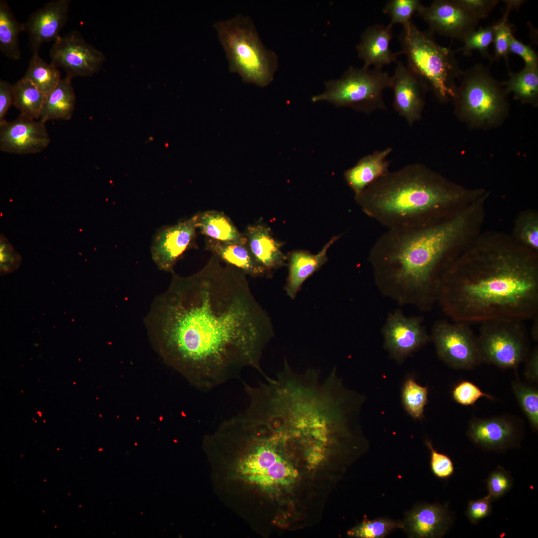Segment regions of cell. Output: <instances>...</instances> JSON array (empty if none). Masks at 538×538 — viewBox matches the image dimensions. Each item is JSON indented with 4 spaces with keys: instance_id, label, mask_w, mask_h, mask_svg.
Instances as JSON below:
<instances>
[{
    "instance_id": "cell-1",
    "label": "cell",
    "mask_w": 538,
    "mask_h": 538,
    "mask_svg": "<svg viewBox=\"0 0 538 538\" xmlns=\"http://www.w3.org/2000/svg\"><path fill=\"white\" fill-rule=\"evenodd\" d=\"M162 360L199 389L211 390L253 368L274 336L271 319L246 275L212 256L195 273H172L144 319Z\"/></svg>"
},
{
    "instance_id": "cell-2",
    "label": "cell",
    "mask_w": 538,
    "mask_h": 538,
    "mask_svg": "<svg viewBox=\"0 0 538 538\" xmlns=\"http://www.w3.org/2000/svg\"><path fill=\"white\" fill-rule=\"evenodd\" d=\"M536 259L512 252L474 254L455 260L440 282L437 302L454 321L468 324L538 316Z\"/></svg>"
},
{
    "instance_id": "cell-3",
    "label": "cell",
    "mask_w": 538,
    "mask_h": 538,
    "mask_svg": "<svg viewBox=\"0 0 538 538\" xmlns=\"http://www.w3.org/2000/svg\"><path fill=\"white\" fill-rule=\"evenodd\" d=\"M466 223L465 216L459 215L420 228L388 229L368 258L380 292L399 305L431 310Z\"/></svg>"
},
{
    "instance_id": "cell-4",
    "label": "cell",
    "mask_w": 538,
    "mask_h": 538,
    "mask_svg": "<svg viewBox=\"0 0 538 538\" xmlns=\"http://www.w3.org/2000/svg\"><path fill=\"white\" fill-rule=\"evenodd\" d=\"M463 193L420 163L389 171L355 195L363 211L388 229L420 228L443 219Z\"/></svg>"
},
{
    "instance_id": "cell-5",
    "label": "cell",
    "mask_w": 538,
    "mask_h": 538,
    "mask_svg": "<svg viewBox=\"0 0 538 538\" xmlns=\"http://www.w3.org/2000/svg\"><path fill=\"white\" fill-rule=\"evenodd\" d=\"M230 72L244 82L265 87L272 82L278 67L276 54L262 42L252 18L237 14L214 23Z\"/></svg>"
},
{
    "instance_id": "cell-6",
    "label": "cell",
    "mask_w": 538,
    "mask_h": 538,
    "mask_svg": "<svg viewBox=\"0 0 538 538\" xmlns=\"http://www.w3.org/2000/svg\"><path fill=\"white\" fill-rule=\"evenodd\" d=\"M403 26L399 53L406 56L407 66L431 88L439 100L453 98L455 80L462 72L455 51L438 44L431 34L419 30L412 20Z\"/></svg>"
},
{
    "instance_id": "cell-7",
    "label": "cell",
    "mask_w": 538,
    "mask_h": 538,
    "mask_svg": "<svg viewBox=\"0 0 538 538\" xmlns=\"http://www.w3.org/2000/svg\"><path fill=\"white\" fill-rule=\"evenodd\" d=\"M390 76L382 69L350 66L338 79L325 83V90L313 96V103L327 102L337 107H349L370 114L387 109L383 98Z\"/></svg>"
},
{
    "instance_id": "cell-8",
    "label": "cell",
    "mask_w": 538,
    "mask_h": 538,
    "mask_svg": "<svg viewBox=\"0 0 538 538\" xmlns=\"http://www.w3.org/2000/svg\"><path fill=\"white\" fill-rule=\"evenodd\" d=\"M460 85L456 88V110L472 122L485 123L501 117L507 108L502 82L497 80L488 68L478 64L462 71Z\"/></svg>"
},
{
    "instance_id": "cell-9",
    "label": "cell",
    "mask_w": 538,
    "mask_h": 538,
    "mask_svg": "<svg viewBox=\"0 0 538 538\" xmlns=\"http://www.w3.org/2000/svg\"><path fill=\"white\" fill-rule=\"evenodd\" d=\"M521 321L500 318L480 323L477 340L482 363L516 369L527 359L529 342Z\"/></svg>"
},
{
    "instance_id": "cell-10",
    "label": "cell",
    "mask_w": 538,
    "mask_h": 538,
    "mask_svg": "<svg viewBox=\"0 0 538 538\" xmlns=\"http://www.w3.org/2000/svg\"><path fill=\"white\" fill-rule=\"evenodd\" d=\"M439 358L455 369H471L482 363L477 337L467 323L438 320L430 336Z\"/></svg>"
},
{
    "instance_id": "cell-11",
    "label": "cell",
    "mask_w": 538,
    "mask_h": 538,
    "mask_svg": "<svg viewBox=\"0 0 538 538\" xmlns=\"http://www.w3.org/2000/svg\"><path fill=\"white\" fill-rule=\"evenodd\" d=\"M50 56L51 63L63 68L72 79L93 75L106 60L103 53L88 44L77 30L60 36L53 42Z\"/></svg>"
},
{
    "instance_id": "cell-12",
    "label": "cell",
    "mask_w": 538,
    "mask_h": 538,
    "mask_svg": "<svg viewBox=\"0 0 538 538\" xmlns=\"http://www.w3.org/2000/svg\"><path fill=\"white\" fill-rule=\"evenodd\" d=\"M420 317H407L401 309L390 313L382 333L384 347L399 364L425 345L430 340Z\"/></svg>"
},
{
    "instance_id": "cell-13",
    "label": "cell",
    "mask_w": 538,
    "mask_h": 538,
    "mask_svg": "<svg viewBox=\"0 0 538 538\" xmlns=\"http://www.w3.org/2000/svg\"><path fill=\"white\" fill-rule=\"evenodd\" d=\"M198 214L173 225L163 227L155 234L151 246L152 259L161 270L173 273V268L188 250L197 248Z\"/></svg>"
},
{
    "instance_id": "cell-14",
    "label": "cell",
    "mask_w": 538,
    "mask_h": 538,
    "mask_svg": "<svg viewBox=\"0 0 538 538\" xmlns=\"http://www.w3.org/2000/svg\"><path fill=\"white\" fill-rule=\"evenodd\" d=\"M50 142L45 123L19 115L14 120L0 124V150L28 154L39 153Z\"/></svg>"
},
{
    "instance_id": "cell-15",
    "label": "cell",
    "mask_w": 538,
    "mask_h": 538,
    "mask_svg": "<svg viewBox=\"0 0 538 538\" xmlns=\"http://www.w3.org/2000/svg\"><path fill=\"white\" fill-rule=\"evenodd\" d=\"M417 15L432 32L463 41L476 29L479 21L467 12L456 0H435L423 6Z\"/></svg>"
},
{
    "instance_id": "cell-16",
    "label": "cell",
    "mask_w": 538,
    "mask_h": 538,
    "mask_svg": "<svg viewBox=\"0 0 538 538\" xmlns=\"http://www.w3.org/2000/svg\"><path fill=\"white\" fill-rule=\"evenodd\" d=\"M521 430L515 420L502 415L472 419L467 435L476 445L484 450L505 451L520 443Z\"/></svg>"
},
{
    "instance_id": "cell-17",
    "label": "cell",
    "mask_w": 538,
    "mask_h": 538,
    "mask_svg": "<svg viewBox=\"0 0 538 538\" xmlns=\"http://www.w3.org/2000/svg\"><path fill=\"white\" fill-rule=\"evenodd\" d=\"M394 94V107L409 126L419 120L428 87L408 66L398 62L389 86Z\"/></svg>"
},
{
    "instance_id": "cell-18",
    "label": "cell",
    "mask_w": 538,
    "mask_h": 538,
    "mask_svg": "<svg viewBox=\"0 0 538 538\" xmlns=\"http://www.w3.org/2000/svg\"><path fill=\"white\" fill-rule=\"evenodd\" d=\"M71 0H53L32 13L23 23V31L28 35L31 51L38 53L45 43L53 42L68 19Z\"/></svg>"
},
{
    "instance_id": "cell-19",
    "label": "cell",
    "mask_w": 538,
    "mask_h": 538,
    "mask_svg": "<svg viewBox=\"0 0 538 538\" xmlns=\"http://www.w3.org/2000/svg\"><path fill=\"white\" fill-rule=\"evenodd\" d=\"M452 521L451 513L447 507L424 504L407 514L403 528L411 537L441 538L447 532Z\"/></svg>"
},
{
    "instance_id": "cell-20",
    "label": "cell",
    "mask_w": 538,
    "mask_h": 538,
    "mask_svg": "<svg viewBox=\"0 0 538 538\" xmlns=\"http://www.w3.org/2000/svg\"><path fill=\"white\" fill-rule=\"evenodd\" d=\"M392 27L390 24H376L363 31L356 46L358 57L364 62L363 67L369 68L373 65L376 68L382 69L386 65L397 62L399 52L393 53L390 48L393 37Z\"/></svg>"
},
{
    "instance_id": "cell-21",
    "label": "cell",
    "mask_w": 538,
    "mask_h": 538,
    "mask_svg": "<svg viewBox=\"0 0 538 538\" xmlns=\"http://www.w3.org/2000/svg\"><path fill=\"white\" fill-rule=\"evenodd\" d=\"M339 238V236L332 237L322 249L315 255L303 250L293 251L288 254V274L284 290L291 299L295 298L304 282L327 262L328 250Z\"/></svg>"
},
{
    "instance_id": "cell-22",
    "label": "cell",
    "mask_w": 538,
    "mask_h": 538,
    "mask_svg": "<svg viewBox=\"0 0 538 538\" xmlns=\"http://www.w3.org/2000/svg\"><path fill=\"white\" fill-rule=\"evenodd\" d=\"M244 235L254 257L267 273L287 265V256L281 251L283 243L273 238L269 227L263 224L250 225Z\"/></svg>"
},
{
    "instance_id": "cell-23",
    "label": "cell",
    "mask_w": 538,
    "mask_h": 538,
    "mask_svg": "<svg viewBox=\"0 0 538 538\" xmlns=\"http://www.w3.org/2000/svg\"><path fill=\"white\" fill-rule=\"evenodd\" d=\"M391 147L377 150L361 158L344 173L348 185L357 195L389 171L390 161L387 157L393 151Z\"/></svg>"
},
{
    "instance_id": "cell-24",
    "label": "cell",
    "mask_w": 538,
    "mask_h": 538,
    "mask_svg": "<svg viewBox=\"0 0 538 538\" xmlns=\"http://www.w3.org/2000/svg\"><path fill=\"white\" fill-rule=\"evenodd\" d=\"M205 248L221 262L246 275L257 277L267 273L255 259L247 244L222 242L206 238Z\"/></svg>"
},
{
    "instance_id": "cell-25",
    "label": "cell",
    "mask_w": 538,
    "mask_h": 538,
    "mask_svg": "<svg viewBox=\"0 0 538 538\" xmlns=\"http://www.w3.org/2000/svg\"><path fill=\"white\" fill-rule=\"evenodd\" d=\"M72 79L66 76L45 96L39 120H69L73 114L76 98Z\"/></svg>"
},
{
    "instance_id": "cell-26",
    "label": "cell",
    "mask_w": 538,
    "mask_h": 538,
    "mask_svg": "<svg viewBox=\"0 0 538 538\" xmlns=\"http://www.w3.org/2000/svg\"><path fill=\"white\" fill-rule=\"evenodd\" d=\"M197 214V228L206 238L222 242L247 244L244 234L223 212L208 210Z\"/></svg>"
},
{
    "instance_id": "cell-27",
    "label": "cell",
    "mask_w": 538,
    "mask_h": 538,
    "mask_svg": "<svg viewBox=\"0 0 538 538\" xmlns=\"http://www.w3.org/2000/svg\"><path fill=\"white\" fill-rule=\"evenodd\" d=\"M23 31V23L14 16L7 2L0 0V50L13 60L21 57L19 35Z\"/></svg>"
},
{
    "instance_id": "cell-28",
    "label": "cell",
    "mask_w": 538,
    "mask_h": 538,
    "mask_svg": "<svg viewBox=\"0 0 538 538\" xmlns=\"http://www.w3.org/2000/svg\"><path fill=\"white\" fill-rule=\"evenodd\" d=\"M13 105L20 115L39 120L45 96L30 81L23 77L13 85Z\"/></svg>"
},
{
    "instance_id": "cell-29",
    "label": "cell",
    "mask_w": 538,
    "mask_h": 538,
    "mask_svg": "<svg viewBox=\"0 0 538 538\" xmlns=\"http://www.w3.org/2000/svg\"><path fill=\"white\" fill-rule=\"evenodd\" d=\"M507 92H512L523 103L536 105L538 97V66H525L520 71L512 73L508 80L502 82Z\"/></svg>"
},
{
    "instance_id": "cell-30",
    "label": "cell",
    "mask_w": 538,
    "mask_h": 538,
    "mask_svg": "<svg viewBox=\"0 0 538 538\" xmlns=\"http://www.w3.org/2000/svg\"><path fill=\"white\" fill-rule=\"evenodd\" d=\"M23 77L30 81L45 96L62 79L58 68L52 63H48L43 60L39 53H33Z\"/></svg>"
},
{
    "instance_id": "cell-31",
    "label": "cell",
    "mask_w": 538,
    "mask_h": 538,
    "mask_svg": "<svg viewBox=\"0 0 538 538\" xmlns=\"http://www.w3.org/2000/svg\"><path fill=\"white\" fill-rule=\"evenodd\" d=\"M428 395L427 387L418 384L413 376L406 377L401 389V401L404 408L413 419L421 420L423 418Z\"/></svg>"
},
{
    "instance_id": "cell-32",
    "label": "cell",
    "mask_w": 538,
    "mask_h": 538,
    "mask_svg": "<svg viewBox=\"0 0 538 538\" xmlns=\"http://www.w3.org/2000/svg\"><path fill=\"white\" fill-rule=\"evenodd\" d=\"M404 524L385 518L364 520L348 532L349 536L360 538H382L393 531L403 528Z\"/></svg>"
},
{
    "instance_id": "cell-33",
    "label": "cell",
    "mask_w": 538,
    "mask_h": 538,
    "mask_svg": "<svg viewBox=\"0 0 538 538\" xmlns=\"http://www.w3.org/2000/svg\"><path fill=\"white\" fill-rule=\"evenodd\" d=\"M512 390L523 411L534 429H538V391L522 382L512 384Z\"/></svg>"
},
{
    "instance_id": "cell-34",
    "label": "cell",
    "mask_w": 538,
    "mask_h": 538,
    "mask_svg": "<svg viewBox=\"0 0 538 538\" xmlns=\"http://www.w3.org/2000/svg\"><path fill=\"white\" fill-rule=\"evenodd\" d=\"M423 5L419 0H391L387 2L383 12L391 18L390 24L397 23L403 26L411 21V17L417 14Z\"/></svg>"
},
{
    "instance_id": "cell-35",
    "label": "cell",
    "mask_w": 538,
    "mask_h": 538,
    "mask_svg": "<svg viewBox=\"0 0 538 538\" xmlns=\"http://www.w3.org/2000/svg\"><path fill=\"white\" fill-rule=\"evenodd\" d=\"M494 30L493 25L469 33L462 41L463 46L455 50L456 53L462 52L465 55H469L472 51L478 50L484 57H489V47L493 42Z\"/></svg>"
},
{
    "instance_id": "cell-36",
    "label": "cell",
    "mask_w": 538,
    "mask_h": 538,
    "mask_svg": "<svg viewBox=\"0 0 538 538\" xmlns=\"http://www.w3.org/2000/svg\"><path fill=\"white\" fill-rule=\"evenodd\" d=\"M510 12L505 11L503 17L499 21L492 24L494 30L493 43L494 56L493 60L502 57L508 63V55L509 53V42L512 32V25L509 22L508 16Z\"/></svg>"
},
{
    "instance_id": "cell-37",
    "label": "cell",
    "mask_w": 538,
    "mask_h": 538,
    "mask_svg": "<svg viewBox=\"0 0 538 538\" xmlns=\"http://www.w3.org/2000/svg\"><path fill=\"white\" fill-rule=\"evenodd\" d=\"M486 481L488 495L492 500L507 494L511 490L514 484L510 472L501 466H498L491 472Z\"/></svg>"
},
{
    "instance_id": "cell-38",
    "label": "cell",
    "mask_w": 538,
    "mask_h": 538,
    "mask_svg": "<svg viewBox=\"0 0 538 538\" xmlns=\"http://www.w3.org/2000/svg\"><path fill=\"white\" fill-rule=\"evenodd\" d=\"M453 400L462 405H472L481 398L493 400L492 396L484 393L473 383L462 381L457 384L452 390Z\"/></svg>"
},
{
    "instance_id": "cell-39",
    "label": "cell",
    "mask_w": 538,
    "mask_h": 538,
    "mask_svg": "<svg viewBox=\"0 0 538 538\" xmlns=\"http://www.w3.org/2000/svg\"><path fill=\"white\" fill-rule=\"evenodd\" d=\"M425 444L430 450V467L434 475L441 479L450 477L454 471V464L450 458L438 452L429 440H426Z\"/></svg>"
},
{
    "instance_id": "cell-40",
    "label": "cell",
    "mask_w": 538,
    "mask_h": 538,
    "mask_svg": "<svg viewBox=\"0 0 538 538\" xmlns=\"http://www.w3.org/2000/svg\"><path fill=\"white\" fill-rule=\"evenodd\" d=\"M19 255L3 235L0 238V271L2 273L11 272L17 269L21 263Z\"/></svg>"
},
{
    "instance_id": "cell-41",
    "label": "cell",
    "mask_w": 538,
    "mask_h": 538,
    "mask_svg": "<svg viewBox=\"0 0 538 538\" xmlns=\"http://www.w3.org/2000/svg\"><path fill=\"white\" fill-rule=\"evenodd\" d=\"M470 14L479 21L486 18L499 3L497 0H456Z\"/></svg>"
},
{
    "instance_id": "cell-42",
    "label": "cell",
    "mask_w": 538,
    "mask_h": 538,
    "mask_svg": "<svg viewBox=\"0 0 538 538\" xmlns=\"http://www.w3.org/2000/svg\"><path fill=\"white\" fill-rule=\"evenodd\" d=\"M492 501L487 495L479 499L468 501L466 514L471 524L476 525L490 514Z\"/></svg>"
},
{
    "instance_id": "cell-43",
    "label": "cell",
    "mask_w": 538,
    "mask_h": 538,
    "mask_svg": "<svg viewBox=\"0 0 538 538\" xmlns=\"http://www.w3.org/2000/svg\"><path fill=\"white\" fill-rule=\"evenodd\" d=\"M511 53L520 56L525 64V66L532 67L538 65V57L531 46L526 45L512 34L509 42V53Z\"/></svg>"
},
{
    "instance_id": "cell-44",
    "label": "cell",
    "mask_w": 538,
    "mask_h": 538,
    "mask_svg": "<svg viewBox=\"0 0 538 538\" xmlns=\"http://www.w3.org/2000/svg\"><path fill=\"white\" fill-rule=\"evenodd\" d=\"M13 85L7 81L0 80V124L5 120L9 108L13 105Z\"/></svg>"
},
{
    "instance_id": "cell-45",
    "label": "cell",
    "mask_w": 538,
    "mask_h": 538,
    "mask_svg": "<svg viewBox=\"0 0 538 538\" xmlns=\"http://www.w3.org/2000/svg\"><path fill=\"white\" fill-rule=\"evenodd\" d=\"M520 237L523 241L532 248L538 247V225L536 219H527L522 226Z\"/></svg>"
},
{
    "instance_id": "cell-46",
    "label": "cell",
    "mask_w": 538,
    "mask_h": 538,
    "mask_svg": "<svg viewBox=\"0 0 538 538\" xmlns=\"http://www.w3.org/2000/svg\"><path fill=\"white\" fill-rule=\"evenodd\" d=\"M526 376L530 380L536 382L538 377V349L535 347L528 358L525 370Z\"/></svg>"
},
{
    "instance_id": "cell-47",
    "label": "cell",
    "mask_w": 538,
    "mask_h": 538,
    "mask_svg": "<svg viewBox=\"0 0 538 538\" xmlns=\"http://www.w3.org/2000/svg\"><path fill=\"white\" fill-rule=\"evenodd\" d=\"M503 1L506 5L505 10L510 12L511 10L514 9L518 10L525 1L522 0H507Z\"/></svg>"
},
{
    "instance_id": "cell-48",
    "label": "cell",
    "mask_w": 538,
    "mask_h": 538,
    "mask_svg": "<svg viewBox=\"0 0 538 538\" xmlns=\"http://www.w3.org/2000/svg\"><path fill=\"white\" fill-rule=\"evenodd\" d=\"M533 324L531 328V336L533 340L536 341L538 339V316L533 319Z\"/></svg>"
}]
</instances>
